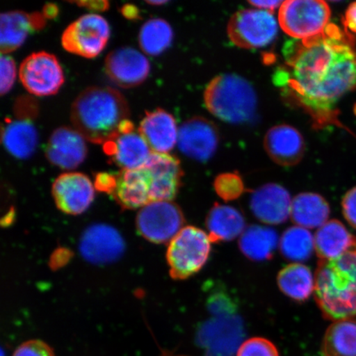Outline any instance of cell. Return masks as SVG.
Instances as JSON below:
<instances>
[{"instance_id":"6da1fadb","label":"cell","mask_w":356,"mask_h":356,"mask_svg":"<svg viewBox=\"0 0 356 356\" xmlns=\"http://www.w3.org/2000/svg\"><path fill=\"white\" fill-rule=\"evenodd\" d=\"M284 57L293 95L316 118L329 122L335 119L334 106L356 88L353 35L330 24L322 34L289 43Z\"/></svg>"},{"instance_id":"7a4b0ae2","label":"cell","mask_w":356,"mask_h":356,"mask_svg":"<svg viewBox=\"0 0 356 356\" xmlns=\"http://www.w3.org/2000/svg\"><path fill=\"white\" fill-rule=\"evenodd\" d=\"M130 110L121 92L109 87H89L74 100L71 122L84 139L105 145L118 135Z\"/></svg>"},{"instance_id":"3957f363","label":"cell","mask_w":356,"mask_h":356,"mask_svg":"<svg viewBox=\"0 0 356 356\" xmlns=\"http://www.w3.org/2000/svg\"><path fill=\"white\" fill-rule=\"evenodd\" d=\"M314 297L323 317L330 321L356 317V241L343 255L319 261Z\"/></svg>"},{"instance_id":"277c9868","label":"cell","mask_w":356,"mask_h":356,"mask_svg":"<svg viewBox=\"0 0 356 356\" xmlns=\"http://www.w3.org/2000/svg\"><path fill=\"white\" fill-rule=\"evenodd\" d=\"M204 104L222 121L241 124L254 117L257 99L248 80L234 74H224L211 80L204 90Z\"/></svg>"},{"instance_id":"5b68a950","label":"cell","mask_w":356,"mask_h":356,"mask_svg":"<svg viewBox=\"0 0 356 356\" xmlns=\"http://www.w3.org/2000/svg\"><path fill=\"white\" fill-rule=\"evenodd\" d=\"M211 243L202 229L184 227L168 244L166 257L171 277L186 280L199 273L210 257Z\"/></svg>"},{"instance_id":"8992f818","label":"cell","mask_w":356,"mask_h":356,"mask_svg":"<svg viewBox=\"0 0 356 356\" xmlns=\"http://www.w3.org/2000/svg\"><path fill=\"white\" fill-rule=\"evenodd\" d=\"M330 7L320 0H288L279 10L280 28L297 40L322 34L330 25Z\"/></svg>"},{"instance_id":"52a82bcc","label":"cell","mask_w":356,"mask_h":356,"mask_svg":"<svg viewBox=\"0 0 356 356\" xmlns=\"http://www.w3.org/2000/svg\"><path fill=\"white\" fill-rule=\"evenodd\" d=\"M278 30V22L273 13L258 8L234 13L228 25L231 42L244 49L268 46L277 38Z\"/></svg>"},{"instance_id":"ba28073f","label":"cell","mask_w":356,"mask_h":356,"mask_svg":"<svg viewBox=\"0 0 356 356\" xmlns=\"http://www.w3.org/2000/svg\"><path fill=\"white\" fill-rule=\"evenodd\" d=\"M184 216L172 202H153L141 208L136 218L138 232L150 243H169L184 228Z\"/></svg>"},{"instance_id":"9c48e42d","label":"cell","mask_w":356,"mask_h":356,"mask_svg":"<svg viewBox=\"0 0 356 356\" xmlns=\"http://www.w3.org/2000/svg\"><path fill=\"white\" fill-rule=\"evenodd\" d=\"M109 35L108 21L96 13H88L68 26L62 35L61 43L67 51L93 58L104 50Z\"/></svg>"},{"instance_id":"30bf717a","label":"cell","mask_w":356,"mask_h":356,"mask_svg":"<svg viewBox=\"0 0 356 356\" xmlns=\"http://www.w3.org/2000/svg\"><path fill=\"white\" fill-rule=\"evenodd\" d=\"M19 79L32 95H55L64 83V74L56 57L50 53L35 52L22 62Z\"/></svg>"},{"instance_id":"8fae6325","label":"cell","mask_w":356,"mask_h":356,"mask_svg":"<svg viewBox=\"0 0 356 356\" xmlns=\"http://www.w3.org/2000/svg\"><path fill=\"white\" fill-rule=\"evenodd\" d=\"M105 153L122 170H134L145 166L152 151L136 131L130 120L120 127L118 135L104 145Z\"/></svg>"},{"instance_id":"7c38bea8","label":"cell","mask_w":356,"mask_h":356,"mask_svg":"<svg viewBox=\"0 0 356 356\" xmlns=\"http://www.w3.org/2000/svg\"><path fill=\"white\" fill-rule=\"evenodd\" d=\"M52 195L60 211L79 216L91 206L95 197V186L83 173L66 172L55 180Z\"/></svg>"},{"instance_id":"4fadbf2b","label":"cell","mask_w":356,"mask_h":356,"mask_svg":"<svg viewBox=\"0 0 356 356\" xmlns=\"http://www.w3.org/2000/svg\"><path fill=\"white\" fill-rule=\"evenodd\" d=\"M105 70L111 81L120 87L129 88L145 81L148 77L150 65L142 53L127 47L109 53L106 58Z\"/></svg>"},{"instance_id":"5bb4252c","label":"cell","mask_w":356,"mask_h":356,"mask_svg":"<svg viewBox=\"0 0 356 356\" xmlns=\"http://www.w3.org/2000/svg\"><path fill=\"white\" fill-rule=\"evenodd\" d=\"M177 143L182 154L204 162L216 153L219 135L211 122L203 118H194L178 129Z\"/></svg>"},{"instance_id":"9a60e30c","label":"cell","mask_w":356,"mask_h":356,"mask_svg":"<svg viewBox=\"0 0 356 356\" xmlns=\"http://www.w3.org/2000/svg\"><path fill=\"white\" fill-rule=\"evenodd\" d=\"M124 245L122 236L109 225L89 227L80 240L79 249L86 259L95 264H105L122 254Z\"/></svg>"},{"instance_id":"2e32d148","label":"cell","mask_w":356,"mask_h":356,"mask_svg":"<svg viewBox=\"0 0 356 356\" xmlns=\"http://www.w3.org/2000/svg\"><path fill=\"white\" fill-rule=\"evenodd\" d=\"M145 167L149 169L152 177V202H172L179 191L184 175L179 160L169 154L152 152Z\"/></svg>"},{"instance_id":"e0dca14e","label":"cell","mask_w":356,"mask_h":356,"mask_svg":"<svg viewBox=\"0 0 356 356\" xmlns=\"http://www.w3.org/2000/svg\"><path fill=\"white\" fill-rule=\"evenodd\" d=\"M86 139L75 129L62 127L53 131L47 144V158L53 165L72 170L87 155Z\"/></svg>"},{"instance_id":"ac0fdd59","label":"cell","mask_w":356,"mask_h":356,"mask_svg":"<svg viewBox=\"0 0 356 356\" xmlns=\"http://www.w3.org/2000/svg\"><path fill=\"white\" fill-rule=\"evenodd\" d=\"M152 177L146 167L122 170L115 175V185L113 197L127 210H137L150 202Z\"/></svg>"},{"instance_id":"d6986e66","label":"cell","mask_w":356,"mask_h":356,"mask_svg":"<svg viewBox=\"0 0 356 356\" xmlns=\"http://www.w3.org/2000/svg\"><path fill=\"white\" fill-rule=\"evenodd\" d=\"M292 200L279 184H266L252 194L250 208L258 220L267 225H280L291 216Z\"/></svg>"},{"instance_id":"ffe728a7","label":"cell","mask_w":356,"mask_h":356,"mask_svg":"<svg viewBox=\"0 0 356 356\" xmlns=\"http://www.w3.org/2000/svg\"><path fill=\"white\" fill-rule=\"evenodd\" d=\"M266 153L280 166L291 167L299 163L305 154V140L299 131L288 124L270 128L266 134Z\"/></svg>"},{"instance_id":"44dd1931","label":"cell","mask_w":356,"mask_h":356,"mask_svg":"<svg viewBox=\"0 0 356 356\" xmlns=\"http://www.w3.org/2000/svg\"><path fill=\"white\" fill-rule=\"evenodd\" d=\"M242 333V325L237 318H217L204 325L199 341L207 349V356H233Z\"/></svg>"},{"instance_id":"7402d4cb","label":"cell","mask_w":356,"mask_h":356,"mask_svg":"<svg viewBox=\"0 0 356 356\" xmlns=\"http://www.w3.org/2000/svg\"><path fill=\"white\" fill-rule=\"evenodd\" d=\"M139 131L154 153L168 154L175 148L178 139L175 118L163 109L147 111Z\"/></svg>"},{"instance_id":"603a6c76","label":"cell","mask_w":356,"mask_h":356,"mask_svg":"<svg viewBox=\"0 0 356 356\" xmlns=\"http://www.w3.org/2000/svg\"><path fill=\"white\" fill-rule=\"evenodd\" d=\"M42 13L29 15L22 11L3 13L0 21V48L7 55L22 46L28 35L44 25Z\"/></svg>"},{"instance_id":"cb8c5ba5","label":"cell","mask_w":356,"mask_h":356,"mask_svg":"<svg viewBox=\"0 0 356 356\" xmlns=\"http://www.w3.org/2000/svg\"><path fill=\"white\" fill-rule=\"evenodd\" d=\"M206 225L213 243L231 241L241 236L246 229V221L241 212L220 204H216L211 208Z\"/></svg>"},{"instance_id":"d4e9b609","label":"cell","mask_w":356,"mask_h":356,"mask_svg":"<svg viewBox=\"0 0 356 356\" xmlns=\"http://www.w3.org/2000/svg\"><path fill=\"white\" fill-rule=\"evenodd\" d=\"M356 238L339 220H328L314 236L315 251L320 260H332L343 255L353 246Z\"/></svg>"},{"instance_id":"484cf974","label":"cell","mask_w":356,"mask_h":356,"mask_svg":"<svg viewBox=\"0 0 356 356\" xmlns=\"http://www.w3.org/2000/svg\"><path fill=\"white\" fill-rule=\"evenodd\" d=\"M1 138L8 152L21 159L33 154L38 141L34 124L26 119L6 120L2 127Z\"/></svg>"},{"instance_id":"4316f807","label":"cell","mask_w":356,"mask_h":356,"mask_svg":"<svg viewBox=\"0 0 356 356\" xmlns=\"http://www.w3.org/2000/svg\"><path fill=\"white\" fill-rule=\"evenodd\" d=\"M330 207L318 194L305 193L292 200L291 217L297 226L307 229L320 228L328 221Z\"/></svg>"},{"instance_id":"83f0119b","label":"cell","mask_w":356,"mask_h":356,"mask_svg":"<svg viewBox=\"0 0 356 356\" xmlns=\"http://www.w3.org/2000/svg\"><path fill=\"white\" fill-rule=\"evenodd\" d=\"M278 243V235L273 229L251 225L240 236L239 248L248 259L264 261L273 257Z\"/></svg>"},{"instance_id":"f1b7e54d","label":"cell","mask_w":356,"mask_h":356,"mask_svg":"<svg viewBox=\"0 0 356 356\" xmlns=\"http://www.w3.org/2000/svg\"><path fill=\"white\" fill-rule=\"evenodd\" d=\"M278 286L291 299L305 302L314 292L315 279L308 266L293 264L284 266L277 277Z\"/></svg>"},{"instance_id":"f546056e","label":"cell","mask_w":356,"mask_h":356,"mask_svg":"<svg viewBox=\"0 0 356 356\" xmlns=\"http://www.w3.org/2000/svg\"><path fill=\"white\" fill-rule=\"evenodd\" d=\"M322 350L325 356H356V319L334 322L325 333Z\"/></svg>"},{"instance_id":"4dcf8cb0","label":"cell","mask_w":356,"mask_h":356,"mask_svg":"<svg viewBox=\"0 0 356 356\" xmlns=\"http://www.w3.org/2000/svg\"><path fill=\"white\" fill-rule=\"evenodd\" d=\"M279 245L282 256L296 262L309 260L315 249L313 234L300 226H293L284 231Z\"/></svg>"},{"instance_id":"1f68e13d","label":"cell","mask_w":356,"mask_h":356,"mask_svg":"<svg viewBox=\"0 0 356 356\" xmlns=\"http://www.w3.org/2000/svg\"><path fill=\"white\" fill-rule=\"evenodd\" d=\"M173 32L168 22L161 19H152L142 26L139 43L142 51L150 56H157L170 47Z\"/></svg>"},{"instance_id":"d6a6232c","label":"cell","mask_w":356,"mask_h":356,"mask_svg":"<svg viewBox=\"0 0 356 356\" xmlns=\"http://www.w3.org/2000/svg\"><path fill=\"white\" fill-rule=\"evenodd\" d=\"M215 188L222 199L230 202L243 194L244 186L241 177L234 173H226L217 177Z\"/></svg>"},{"instance_id":"836d02e7","label":"cell","mask_w":356,"mask_h":356,"mask_svg":"<svg viewBox=\"0 0 356 356\" xmlns=\"http://www.w3.org/2000/svg\"><path fill=\"white\" fill-rule=\"evenodd\" d=\"M237 356H280L277 347L262 337H252L240 346Z\"/></svg>"},{"instance_id":"e575fe53","label":"cell","mask_w":356,"mask_h":356,"mask_svg":"<svg viewBox=\"0 0 356 356\" xmlns=\"http://www.w3.org/2000/svg\"><path fill=\"white\" fill-rule=\"evenodd\" d=\"M16 77L15 60L8 55L1 54L0 58V92L6 95L10 90Z\"/></svg>"},{"instance_id":"d590c367","label":"cell","mask_w":356,"mask_h":356,"mask_svg":"<svg viewBox=\"0 0 356 356\" xmlns=\"http://www.w3.org/2000/svg\"><path fill=\"white\" fill-rule=\"evenodd\" d=\"M13 356H56L54 350L41 340H29L17 347Z\"/></svg>"},{"instance_id":"8d00e7d4","label":"cell","mask_w":356,"mask_h":356,"mask_svg":"<svg viewBox=\"0 0 356 356\" xmlns=\"http://www.w3.org/2000/svg\"><path fill=\"white\" fill-rule=\"evenodd\" d=\"M342 213L348 224L356 229V186L342 199Z\"/></svg>"},{"instance_id":"74e56055","label":"cell","mask_w":356,"mask_h":356,"mask_svg":"<svg viewBox=\"0 0 356 356\" xmlns=\"http://www.w3.org/2000/svg\"><path fill=\"white\" fill-rule=\"evenodd\" d=\"M115 185V175L110 173L102 172L96 177L95 188L97 191H104V193L111 195Z\"/></svg>"},{"instance_id":"f35d334b","label":"cell","mask_w":356,"mask_h":356,"mask_svg":"<svg viewBox=\"0 0 356 356\" xmlns=\"http://www.w3.org/2000/svg\"><path fill=\"white\" fill-rule=\"evenodd\" d=\"M344 26L347 32L356 33V2L350 4L344 17Z\"/></svg>"},{"instance_id":"ab89813d","label":"cell","mask_w":356,"mask_h":356,"mask_svg":"<svg viewBox=\"0 0 356 356\" xmlns=\"http://www.w3.org/2000/svg\"><path fill=\"white\" fill-rule=\"evenodd\" d=\"M80 7L89 8V10L95 11H104L108 10L109 3L108 1H83L74 2Z\"/></svg>"},{"instance_id":"60d3db41","label":"cell","mask_w":356,"mask_h":356,"mask_svg":"<svg viewBox=\"0 0 356 356\" xmlns=\"http://www.w3.org/2000/svg\"><path fill=\"white\" fill-rule=\"evenodd\" d=\"M283 3L284 1H249L251 6L257 7L258 10L270 12L280 8Z\"/></svg>"},{"instance_id":"b9f144b4","label":"cell","mask_w":356,"mask_h":356,"mask_svg":"<svg viewBox=\"0 0 356 356\" xmlns=\"http://www.w3.org/2000/svg\"><path fill=\"white\" fill-rule=\"evenodd\" d=\"M122 15L128 19H137L139 17V10L131 4L124 6L121 10Z\"/></svg>"},{"instance_id":"7bdbcfd3","label":"cell","mask_w":356,"mask_h":356,"mask_svg":"<svg viewBox=\"0 0 356 356\" xmlns=\"http://www.w3.org/2000/svg\"><path fill=\"white\" fill-rule=\"evenodd\" d=\"M146 3L150 4V6H162V4L166 3L167 1H160V0H158V1H148L147 0Z\"/></svg>"},{"instance_id":"ee69618b","label":"cell","mask_w":356,"mask_h":356,"mask_svg":"<svg viewBox=\"0 0 356 356\" xmlns=\"http://www.w3.org/2000/svg\"><path fill=\"white\" fill-rule=\"evenodd\" d=\"M161 356H186V355H173L171 353H169V351H163Z\"/></svg>"}]
</instances>
